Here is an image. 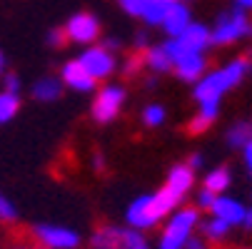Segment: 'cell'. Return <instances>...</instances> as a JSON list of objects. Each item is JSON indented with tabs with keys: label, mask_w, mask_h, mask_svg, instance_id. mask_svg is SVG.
I'll return each mask as SVG.
<instances>
[{
	"label": "cell",
	"mask_w": 252,
	"mask_h": 249,
	"mask_svg": "<svg viewBox=\"0 0 252 249\" xmlns=\"http://www.w3.org/2000/svg\"><path fill=\"white\" fill-rule=\"evenodd\" d=\"M245 212H247V207H245L240 199H235V197H230V194H220L218 199H215V204H212V209H210V215L225 220L230 227H242Z\"/></svg>",
	"instance_id": "11"
},
{
	"label": "cell",
	"mask_w": 252,
	"mask_h": 249,
	"mask_svg": "<svg viewBox=\"0 0 252 249\" xmlns=\"http://www.w3.org/2000/svg\"><path fill=\"white\" fill-rule=\"evenodd\" d=\"M20 110V95L18 92H8V90H0V125L10 122Z\"/></svg>",
	"instance_id": "20"
},
{
	"label": "cell",
	"mask_w": 252,
	"mask_h": 249,
	"mask_svg": "<svg viewBox=\"0 0 252 249\" xmlns=\"http://www.w3.org/2000/svg\"><path fill=\"white\" fill-rule=\"evenodd\" d=\"M218 110H220V105H200V110H197V115L192 117V122L188 125V130H190L192 135L207 132V130L212 127L215 117H218Z\"/></svg>",
	"instance_id": "17"
},
{
	"label": "cell",
	"mask_w": 252,
	"mask_h": 249,
	"mask_svg": "<svg viewBox=\"0 0 252 249\" xmlns=\"http://www.w3.org/2000/svg\"><path fill=\"white\" fill-rule=\"evenodd\" d=\"M60 92H63V80L60 78L45 75V78H40L38 83L32 85V95H35V100H40V102H53V100L60 97Z\"/></svg>",
	"instance_id": "15"
},
{
	"label": "cell",
	"mask_w": 252,
	"mask_h": 249,
	"mask_svg": "<svg viewBox=\"0 0 252 249\" xmlns=\"http://www.w3.org/2000/svg\"><path fill=\"white\" fill-rule=\"evenodd\" d=\"M175 73L180 80L185 83H197L205 73H207V60H205V53H192V55H185L175 62Z\"/></svg>",
	"instance_id": "12"
},
{
	"label": "cell",
	"mask_w": 252,
	"mask_h": 249,
	"mask_svg": "<svg viewBox=\"0 0 252 249\" xmlns=\"http://www.w3.org/2000/svg\"><path fill=\"white\" fill-rule=\"evenodd\" d=\"M200 227L197 207H177L165 220L162 232L158 237V249H185Z\"/></svg>",
	"instance_id": "2"
},
{
	"label": "cell",
	"mask_w": 252,
	"mask_h": 249,
	"mask_svg": "<svg viewBox=\"0 0 252 249\" xmlns=\"http://www.w3.org/2000/svg\"><path fill=\"white\" fill-rule=\"evenodd\" d=\"M230 182H232V174H230L227 167H215V169H210L205 174V190L215 192L218 197L225 194V190L230 187Z\"/></svg>",
	"instance_id": "18"
},
{
	"label": "cell",
	"mask_w": 252,
	"mask_h": 249,
	"mask_svg": "<svg viewBox=\"0 0 252 249\" xmlns=\"http://www.w3.org/2000/svg\"><path fill=\"white\" fill-rule=\"evenodd\" d=\"M210 35H212L215 45H230V43H237V40L247 38V35H252V23H250L247 13L235 5L232 10H227L218 18Z\"/></svg>",
	"instance_id": "4"
},
{
	"label": "cell",
	"mask_w": 252,
	"mask_h": 249,
	"mask_svg": "<svg viewBox=\"0 0 252 249\" xmlns=\"http://www.w3.org/2000/svg\"><path fill=\"white\" fill-rule=\"evenodd\" d=\"M10 249H40L38 244H15V247H10Z\"/></svg>",
	"instance_id": "36"
},
{
	"label": "cell",
	"mask_w": 252,
	"mask_h": 249,
	"mask_svg": "<svg viewBox=\"0 0 252 249\" xmlns=\"http://www.w3.org/2000/svg\"><path fill=\"white\" fill-rule=\"evenodd\" d=\"M250 249H252V247H250Z\"/></svg>",
	"instance_id": "38"
},
{
	"label": "cell",
	"mask_w": 252,
	"mask_h": 249,
	"mask_svg": "<svg viewBox=\"0 0 252 249\" xmlns=\"http://www.w3.org/2000/svg\"><path fill=\"white\" fill-rule=\"evenodd\" d=\"M0 222L3 224H15L18 222V207L13 204V199L0 197Z\"/></svg>",
	"instance_id": "23"
},
{
	"label": "cell",
	"mask_w": 252,
	"mask_h": 249,
	"mask_svg": "<svg viewBox=\"0 0 252 249\" xmlns=\"http://www.w3.org/2000/svg\"><path fill=\"white\" fill-rule=\"evenodd\" d=\"M140 65H142V60H140V57H132V60H127V62H125L123 73H125V75H135L137 70H140Z\"/></svg>",
	"instance_id": "29"
},
{
	"label": "cell",
	"mask_w": 252,
	"mask_h": 249,
	"mask_svg": "<svg viewBox=\"0 0 252 249\" xmlns=\"http://www.w3.org/2000/svg\"><path fill=\"white\" fill-rule=\"evenodd\" d=\"M67 40V35H65V28H55V30H50L48 32V43L53 45V48H60L63 43Z\"/></svg>",
	"instance_id": "27"
},
{
	"label": "cell",
	"mask_w": 252,
	"mask_h": 249,
	"mask_svg": "<svg viewBox=\"0 0 252 249\" xmlns=\"http://www.w3.org/2000/svg\"><path fill=\"white\" fill-rule=\"evenodd\" d=\"M185 249H212V247H210V242H205V239H200V237H192Z\"/></svg>",
	"instance_id": "30"
},
{
	"label": "cell",
	"mask_w": 252,
	"mask_h": 249,
	"mask_svg": "<svg viewBox=\"0 0 252 249\" xmlns=\"http://www.w3.org/2000/svg\"><path fill=\"white\" fill-rule=\"evenodd\" d=\"M250 67H252V65H250L247 57H235V60H230L227 65L212 70V73H205V75L197 80L195 90H192L197 105H220L222 95H225L227 90L237 87V85L245 80V75L250 73Z\"/></svg>",
	"instance_id": "1"
},
{
	"label": "cell",
	"mask_w": 252,
	"mask_h": 249,
	"mask_svg": "<svg viewBox=\"0 0 252 249\" xmlns=\"http://www.w3.org/2000/svg\"><path fill=\"white\" fill-rule=\"evenodd\" d=\"M3 90L8 92H20V78L15 73H5L3 75Z\"/></svg>",
	"instance_id": "26"
},
{
	"label": "cell",
	"mask_w": 252,
	"mask_h": 249,
	"mask_svg": "<svg viewBox=\"0 0 252 249\" xmlns=\"http://www.w3.org/2000/svg\"><path fill=\"white\" fill-rule=\"evenodd\" d=\"M60 80H63L65 87L75 90V92H93L95 85H97V80H95V78L88 73V70L83 67L80 60H70V62H65L63 70H60Z\"/></svg>",
	"instance_id": "10"
},
{
	"label": "cell",
	"mask_w": 252,
	"mask_h": 249,
	"mask_svg": "<svg viewBox=\"0 0 252 249\" xmlns=\"http://www.w3.org/2000/svg\"><path fill=\"white\" fill-rule=\"evenodd\" d=\"M125 100H127V92H125L123 85H105L102 90H97L95 102H93V108H90L93 120H97L102 125L105 122H113L120 115Z\"/></svg>",
	"instance_id": "7"
},
{
	"label": "cell",
	"mask_w": 252,
	"mask_h": 249,
	"mask_svg": "<svg viewBox=\"0 0 252 249\" xmlns=\"http://www.w3.org/2000/svg\"><path fill=\"white\" fill-rule=\"evenodd\" d=\"M242 227H245L247 232H252V207H247V212H245V222H242Z\"/></svg>",
	"instance_id": "32"
},
{
	"label": "cell",
	"mask_w": 252,
	"mask_h": 249,
	"mask_svg": "<svg viewBox=\"0 0 252 249\" xmlns=\"http://www.w3.org/2000/svg\"><path fill=\"white\" fill-rule=\"evenodd\" d=\"M5 62H8V60H5V55H3V50H0V78H3V75H5Z\"/></svg>",
	"instance_id": "35"
},
{
	"label": "cell",
	"mask_w": 252,
	"mask_h": 249,
	"mask_svg": "<svg viewBox=\"0 0 252 249\" xmlns=\"http://www.w3.org/2000/svg\"><path fill=\"white\" fill-rule=\"evenodd\" d=\"M242 160H245V167H247V172L252 174V139H250L247 145L242 147Z\"/></svg>",
	"instance_id": "28"
},
{
	"label": "cell",
	"mask_w": 252,
	"mask_h": 249,
	"mask_svg": "<svg viewBox=\"0 0 252 249\" xmlns=\"http://www.w3.org/2000/svg\"><path fill=\"white\" fill-rule=\"evenodd\" d=\"M118 3H120V8L127 15H135V18H140L142 15V8H145V0H118Z\"/></svg>",
	"instance_id": "24"
},
{
	"label": "cell",
	"mask_w": 252,
	"mask_h": 249,
	"mask_svg": "<svg viewBox=\"0 0 252 249\" xmlns=\"http://www.w3.org/2000/svg\"><path fill=\"white\" fill-rule=\"evenodd\" d=\"M78 60L83 62V67L88 70L95 80L110 78L115 70H118V60H115L113 50H107L105 45H90V48H85Z\"/></svg>",
	"instance_id": "8"
},
{
	"label": "cell",
	"mask_w": 252,
	"mask_h": 249,
	"mask_svg": "<svg viewBox=\"0 0 252 249\" xmlns=\"http://www.w3.org/2000/svg\"><path fill=\"white\" fill-rule=\"evenodd\" d=\"M188 165H190V167H192V169H200V167H202V155H192V157H190V162H188Z\"/></svg>",
	"instance_id": "33"
},
{
	"label": "cell",
	"mask_w": 252,
	"mask_h": 249,
	"mask_svg": "<svg viewBox=\"0 0 252 249\" xmlns=\"http://www.w3.org/2000/svg\"><path fill=\"white\" fill-rule=\"evenodd\" d=\"M90 244H93V249H150L142 232H137L132 227H115V224L97 227Z\"/></svg>",
	"instance_id": "3"
},
{
	"label": "cell",
	"mask_w": 252,
	"mask_h": 249,
	"mask_svg": "<svg viewBox=\"0 0 252 249\" xmlns=\"http://www.w3.org/2000/svg\"><path fill=\"white\" fill-rule=\"evenodd\" d=\"M65 35H67V40H73V43L90 45L100 35V20L93 13H75L65 25Z\"/></svg>",
	"instance_id": "9"
},
{
	"label": "cell",
	"mask_w": 252,
	"mask_h": 249,
	"mask_svg": "<svg viewBox=\"0 0 252 249\" xmlns=\"http://www.w3.org/2000/svg\"><path fill=\"white\" fill-rule=\"evenodd\" d=\"M215 199H218V194L202 187V190H200V194H197V209H212Z\"/></svg>",
	"instance_id": "25"
},
{
	"label": "cell",
	"mask_w": 252,
	"mask_h": 249,
	"mask_svg": "<svg viewBox=\"0 0 252 249\" xmlns=\"http://www.w3.org/2000/svg\"><path fill=\"white\" fill-rule=\"evenodd\" d=\"M235 5L242 10H252V0H235Z\"/></svg>",
	"instance_id": "34"
},
{
	"label": "cell",
	"mask_w": 252,
	"mask_h": 249,
	"mask_svg": "<svg viewBox=\"0 0 252 249\" xmlns=\"http://www.w3.org/2000/svg\"><path fill=\"white\" fill-rule=\"evenodd\" d=\"M170 0H145V8H142V20L148 25H162L167 10H170Z\"/></svg>",
	"instance_id": "19"
},
{
	"label": "cell",
	"mask_w": 252,
	"mask_h": 249,
	"mask_svg": "<svg viewBox=\"0 0 252 249\" xmlns=\"http://www.w3.org/2000/svg\"><path fill=\"white\" fill-rule=\"evenodd\" d=\"M93 167H95L97 172H102V169H105V157H102L100 152H97V155L93 157Z\"/></svg>",
	"instance_id": "31"
},
{
	"label": "cell",
	"mask_w": 252,
	"mask_h": 249,
	"mask_svg": "<svg viewBox=\"0 0 252 249\" xmlns=\"http://www.w3.org/2000/svg\"><path fill=\"white\" fill-rule=\"evenodd\" d=\"M142 62H145L153 73H170V70L175 67L170 53L165 50V45H155L145 53V57H142Z\"/></svg>",
	"instance_id": "16"
},
{
	"label": "cell",
	"mask_w": 252,
	"mask_h": 249,
	"mask_svg": "<svg viewBox=\"0 0 252 249\" xmlns=\"http://www.w3.org/2000/svg\"><path fill=\"white\" fill-rule=\"evenodd\" d=\"M192 25V15H190V8L185 5V3H172L170 5V10H167V15H165V20H162V28H165V32L170 35V38H177L183 30H188Z\"/></svg>",
	"instance_id": "13"
},
{
	"label": "cell",
	"mask_w": 252,
	"mask_h": 249,
	"mask_svg": "<svg viewBox=\"0 0 252 249\" xmlns=\"http://www.w3.org/2000/svg\"><path fill=\"white\" fill-rule=\"evenodd\" d=\"M32 242L40 249H78L83 237L78 229H70L65 224H53V222H38L30 229Z\"/></svg>",
	"instance_id": "5"
},
{
	"label": "cell",
	"mask_w": 252,
	"mask_h": 249,
	"mask_svg": "<svg viewBox=\"0 0 252 249\" xmlns=\"http://www.w3.org/2000/svg\"><path fill=\"white\" fill-rule=\"evenodd\" d=\"M212 45V35L210 28H205L202 23H192L188 30H183L177 38H170L165 43V50L170 53L172 62H177L180 57L192 55V53H205Z\"/></svg>",
	"instance_id": "6"
},
{
	"label": "cell",
	"mask_w": 252,
	"mask_h": 249,
	"mask_svg": "<svg viewBox=\"0 0 252 249\" xmlns=\"http://www.w3.org/2000/svg\"><path fill=\"white\" fill-rule=\"evenodd\" d=\"M165 117H167V112H165L162 105H158V102L148 105V108L142 110V122H145L148 127H160L165 122Z\"/></svg>",
	"instance_id": "22"
},
{
	"label": "cell",
	"mask_w": 252,
	"mask_h": 249,
	"mask_svg": "<svg viewBox=\"0 0 252 249\" xmlns=\"http://www.w3.org/2000/svg\"><path fill=\"white\" fill-rule=\"evenodd\" d=\"M170 3H177V0H170Z\"/></svg>",
	"instance_id": "37"
},
{
	"label": "cell",
	"mask_w": 252,
	"mask_h": 249,
	"mask_svg": "<svg viewBox=\"0 0 252 249\" xmlns=\"http://www.w3.org/2000/svg\"><path fill=\"white\" fill-rule=\"evenodd\" d=\"M200 229H202V239L205 242H225L227 234L232 232V227L225 220L215 217V215H210L205 222H200Z\"/></svg>",
	"instance_id": "14"
},
{
	"label": "cell",
	"mask_w": 252,
	"mask_h": 249,
	"mask_svg": "<svg viewBox=\"0 0 252 249\" xmlns=\"http://www.w3.org/2000/svg\"><path fill=\"white\" fill-rule=\"evenodd\" d=\"M252 139V125L250 122H235L232 127H230V132H227V142L232 147H245L247 142Z\"/></svg>",
	"instance_id": "21"
}]
</instances>
